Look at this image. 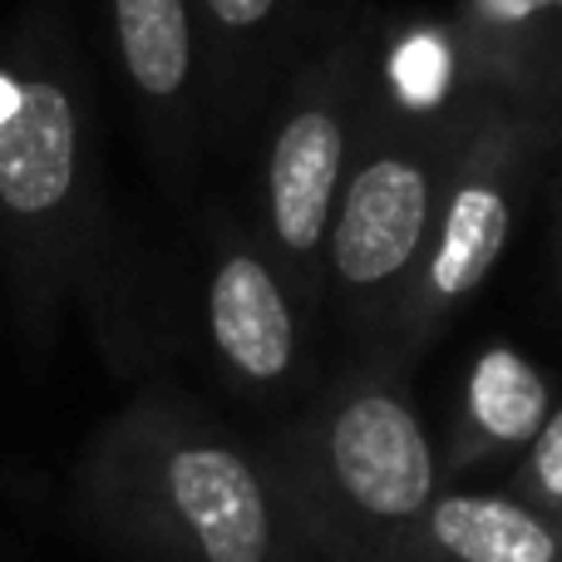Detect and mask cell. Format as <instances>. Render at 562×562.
I'll use <instances>...</instances> for the list:
<instances>
[{
    "mask_svg": "<svg viewBox=\"0 0 562 562\" xmlns=\"http://www.w3.org/2000/svg\"><path fill=\"white\" fill-rule=\"evenodd\" d=\"M69 504L128 562H316L267 445L178 390H144L85 439Z\"/></svg>",
    "mask_w": 562,
    "mask_h": 562,
    "instance_id": "obj_1",
    "label": "cell"
},
{
    "mask_svg": "<svg viewBox=\"0 0 562 562\" xmlns=\"http://www.w3.org/2000/svg\"><path fill=\"white\" fill-rule=\"evenodd\" d=\"M262 445L316 562H409L445 469L405 370L350 356Z\"/></svg>",
    "mask_w": 562,
    "mask_h": 562,
    "instance_id": "obj_2",
    "label": "cell"
},
{
    "mask_svg": "<svg viewBox=\"0 0 562 562\" xmlns=\"http://www.w3.org/2000/svg\"><path fill=\"white\" fill-rule=\"evenodd\" d=\"M94 114L55 20L30 15L0 65V243L30 321L94 286L99 257Z\"/></svg>",
    "mask_w": 562,
    "mask_h": 562,
    "instance_id": "obj_3",
    "label": "cell"
},
{
    "mask_svg": "<svg viewBox=\"0 0 562 562\" xmlns=\"http://www.w3.org/2000/svg\"><path fill=\"white\" fill-rule=\"evenodd\" d=\"M380 104H385L380 20L360 0H346L326 35L291 65L262 114L252 227L316 321L326 311L321 262H326L330 217Z\"/></svg>",
    "mask_w": 562,
    "mask_h": 562,
    "instance_id": "obj_4",
    "label": "cell"
},
{
    "mask_svg": "<svg viewBox=\"0 0 562 562\" xmlns=\"http://www.w3.org/2000/svg\"><path fill=\"white\" fill-rule=\"evenodd\" d=\"M469 114H474L469 85L429 109L400 104L385 89V104L350 164L326 233L321 281H326V311H336L356 356H375L395 326V311L435 233L439 198L464 144Z\"/></svg>",
    "mask_w": 562,
    "mask_h": 562,
    "instance_id": "obj_5",
    "label": "cell"
},
{
    "mask_svg": "<svg viewBox=\"0 0 562 562\" xmlns=\"http://www.w3.org/2000/svg\"><path fill=\"white\" fill-rule=\"evenodd\" d=\"M558 154L562 104L474 89V114H469L464 144H459L454 168H449L435 233H429L419 272L409 281L405 301L395 311V326L380 340L375 360L409 370L445 336L449 321L488 286L528 203L543 193Z\"/></svg>",
    "mask_w": 562,
    "mask_h": 562,
    "instance_id": "obj_6",
    "label": "cell"
},
{
    "mask_svg": "<svg viewBox=\"0 0 562 562\" xmlns=\"http://www.w3.org/2000/svg\"><path fill=\"white\" fill-rule=\"evenodd\" d=\"M203 336L237 395L291 405L311 395L316 316L281 272L272 247L233 213L207 217L203 237Z\"/></svg>",
    "mask_w": 562,
    "mask_h": 562,
    "instance_id": "obj_7",
    "label": "cell"
},
{
    "mask_svg": "<svg viewBox=\"0 0 562 562\" xmlns=\"http://www.w3.org/2000/svg\"><path fill=\"white\" fill-rule=\"evenodd\" d=\"M109 40L158 164L183 173L207 124V55L193 0H104Z\"/></svg>",
    "mask_w": 562,
    "mask_h": 562,
    "instance_id": "obj_8",
    "label": "cell"
},
{
    "mask_svg": "<svg viewBox=\"0 0 562 562\" xmlns=\"http://www.w3.org/2000/svg\"><path fill=\"white\" fill-rule=\"evenodd\" d=\"M330 0H193L207 55V124L213 134L267 114L277 85L340 15Z\"/></svg>",
    "mask_w": 562,
    "mask_h": 562,
    "instance_id": "obj_9",
    "label": "cell"
},
{
    "mask_svg": "<svg viewBox=\"0 0 562 562\" xmlns=\"http://www.w3.org/2000/svg\"><path fill=\"white\" fill-rule=\"evenodd\" d=\"M553 400V385H548L543 366L533 356H524L508 340L484 346L459 380L454 415H449V429L439 439L445 484H474L494 469L508 474L543 429Z\"/></svg>",
    "mask_w": 562,
    "mask_h": 562,
    "instance_id": "obj_10",
    "label": "cell"
},
{
    "mask_svg": "<svg viewBox=\"0 0 562 562\" xmlns=\"http://www.w3.org/2000/svg\"><path fill=\"white\" fill-rule=\"evenodd\" d=\"M459 85L562 104V0H454Z\"/></svg>",
    "mask_w": 562,
    "mask_h": 562,
    "instance_id": "obj_11",
    "label": "cell"
},
{
    "mask_svg": "<svg viewBox=\"0 0 562 562\" xmlns=\"http://www.w3.org/2000/svg\"><path fill=\"white\" fill-rule=\"evenodd\" d=\"M409 562H562V518L504 484H445Z\"/></svg>",
    "mask_w": 562,
    "mask_h": 562,
    "instance_id": "obj_12",
    "label": "cell"
},
{
    "mask_svg": "<svg viewBox=\"0 0 562 562\" xmlns=\"http://www.w3.org/2000/svg\"><path fill=\"white\" fill-rule=\"evenodd\" d=\"M504 488L533 498L538 508L562 518V395L548 409L543 429L533 435V445L518 454V464L504 474Z\"/></svg>",
    "mask_w": 562,
    "mask_h": 562,
    "instance_id": "obj_13",
    "label": "cell"
},
{
    "mask_svg": "<svg viewBox=\"0 0 562 562\" xmlns=\"http://www.w3.org/2000/svg\"><path fill=\"white\" fill-rule=\"evenodd\" d=\"M548 207H553V281L562 296V154L553 158V173H548Z\"/></svg>",
    "mask_w": 562,
    "mask_h": 562,
    "instance_id": "obj_14",
    "label": "cell"
}]
</instances>
